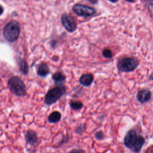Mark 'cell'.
Instances as JSON below:
<instances>
[{
  "mask_svg": "<svg viewBox=\"0 0 153 153\" xmlns=\"http://www.w3.org/2000/svg\"><path fill=\"white\" fill-rule=\"evenodd\" d=\"M25 138L27 142L32 145L36 144L38 142V136L35 131L32 130L27 131L25 134Z\"/></svg>",
  "mask_w": 153,
  "mask_h": 153,
  "instance_id": "30bf717a",
  "label": "cell"
},
{
  "mask_svg": "<svg viewBox=\"0 0 153 153\" xmlns=\"http://www.w3.org/2000/svg\"><path fill=\"white\" fill-rule=\"evenodd\" d=\"M145 139L144 138V137H143L141 135H139L137 140L132 151L135 153H139L141 151L143 146L145 144Z\"/></svg>",
  "mask_w": 153,
  "mask_h": 153,
  "instance_id": "8fae6325",
  "label": "cell"
},
{
  "mask_svg": "<svg viewBox=\"0 0 153 153\" xmlns=\"http://www.w3.org/2000/svg\"><path fill=\"white\" fill-rule=\"evenodd\" d=\"M94 136L97 140H102L104 138V133L102 131H98L95 133Z\"/></svg>",
  "mask_w": 153,
  "mask_h": 153,
  "instance_id": "d6986e66",
  "label": "cell"
},
{
  "mask_svg": "<svg viewBox=\"0 0 153 153\" xmlns=\"http://www.w3.org/2000/svg\"><path fill=\"white\" fill-rule=\"evenodd\" d=\"M88 1L92 4H96L98 1V0H88Z\"/></svg>",
  "mask_w": 153,
  "mask_h": 153,
  "instance_id": "44dd1931",
  "label": "cell"
},
{
  "mask_svg": "<svg viewBox=\"0 0 153 153\" xmlns=\"http://www.w3.org/2000/svg\"><path fill=\"white\" fill-rule=\"evenodd\" d=\"M151 92L149 90L143 89L137 92L136 99L140 103H145L151 99Z\"/></svg>",
  "mask_w": 153,
  "mask_h": 153,
  "instance_id": "ba28073f",
  "label": "cell"
},
{
  "mask_svg": "<svg viewBox=\"0 0 153 153\" xmlns=\"http://www.w3.org/2000/svg\"><path fill=\"white\" fill-rule=\"evenodd\" d=\"M139 135L134 129L129 130L126 134L124 138V144L127 148L133 150Z\"/></svg>",
  "mask_w": 153,
  "mask_h": 153,
  "instance_id": "8992f818",
  "label": "cell"
},
{
  "mask_svg": "<svg viewBox=\"0 0 153 153\" xmlns=\"http://www.w3.org/2000/svg\"><path fill=\"white\" fill-rule=\"evenodd\" d=\"M11 91L18 96H24L26 93V86L23 81L17 76L11 78L8 82Z\"/></svg>",
  "mask_w": 153,
  "mask_h": 153,
  "instance_id": "277c9868",
  "label": "cell"
},
{
  "mask_svg": "<svg viewBox=\"0 0 153 153\" xmlns=\"http://www.w3.org/2000/svg\"><path fill=\"white\" fill-rule=\"evenodd\" d=\"M71 108L74 111H79L83 107V103L80 101H71L69 103Z\"/></svg>",
  "mask_w": 153,
  "mask_h": 153,
  "instance_id": "9a60e30c",
  "label": "cell"
},
{
  "mask_svg": "<svg viewBox=\"0 0 153 153\" xmlns=\"http://www.w3.org/2000/svg\"><path fill=\"white\" fill-rule=\"evenodd\" d=\"M62 118V114L60 112H59V111H53V112H51L48 117V121L50 123H56L57 122H59L60 119Z\"/></svg>",
  "mask_w": 153,
  "mask_h": 153,
  "instance_id": "7c38bea8",
  "label": "cell"
},
{
  "mask_svg": "<svg viewBox=\"0 0 153 153\" xmlns=\"http://www.w3.org/2000/svg\"><path fill=\"white\" fill-rule=\"evenodd\" d=\"M38 74L41 76H45L49 73V69L45 63H41L38 68Z\"/></svg>",
  "mask_w": 153,
  "mask_h": 153,
  "instance_id": "5bb4252c",
  "label": "cell"
},
{
  "mask_svg": "<svg viewBox=\"0 0 153 153\" xmlns=\"http://www.w3.org/2000/svg\"><path fill=\"white\" fill-rule=\"evenodd\" d=\"M109 1H110V2H112V3H115V2H117L118 0H108Z\"/></svg>",
  "mask_w": 153,
  "mask_h": 153,
  "instance_id": "cb8c5ba5",
  "label": "cell"
},
{
  "mask_svg": "<svg viewBox=\"0 0 153 153\" xmlns=\"http://www.w3.org/2000/svg\"><path fill=\"white\" fill-rule=\"evenodd\" d=\"M63 26L69 32H73L76 29V24L73 17L68 14H64L61 18Z\"/></svg>",
  "mask_w": 153,
  "mask_h": 153,
  "instance_id": "52a82bcc",
  "label": "cell"
},
{
  "mask_svg": "<svg viewBox=\"0 0 153 153\" xmlns=\"http://www.w3.org/2000/svg\"><path fill=\"white\" fill-rule=\"evenodd\" d=\"M20 71L23 74H27L28 72V66L25 60H22L20 63Z\"/></svg>",
  "mask_w": 153,
  "mask_h": 153,
  "instance_id": "2e32d148",
  "label": "cell"
},
{
  "mask_svg": "<svg viewBox=\"0 0 153 153\" xmlns=\"http://www.w3.org/2000/svg\"><path fill=\"white\" fill-rule=\"evenodd\" d=\"M149 79L151 80H153V72L149 76Z\"/></svg>",
  "mask_w": 153,
  "mask_h": 153,
  "instance_id": "603a6c76",
  "label": "cell"
},
{
  "mask_svg": "<svg viewBox=\"0 0 153 153\" xmlns=\"http://www.w3.org/2000/svg\"><path fill=\"white\" fill-rule=\"evenodd\" d=\"M125 1H126L127 2H133L134 1V0H125Z\"/></svg>",
  "mask_w": 153,
  "mask_h": 153,
  "instance_id": "d4e9b609",
  "label": "cell"
},
{
  "mask_svg": "<svg viewBox=\"0 0 153 153\" xmlns=\"http://www.w3.org/2000/svg\"><path fill=\"white\" fill-rule=\"evenodd\" d=\"M3 11H4V9H3L1 5H0V16L2 14Z\"/></svg>",
  "mask_w": 153,
  "mask_h": 153,
  "instance_id": "7402d4cb",
  "label": "cell"
},
{
  "mask_svg": "<svg viewBox=\"0 0 153 153\" xmlns=\"http://www.w3.org/2000/svg\"><path fill=\"white\" fill-rule=\"evenodd\" d=\"M93 75L91 74H85L79 78V83L85 87L90 86L93 81Z\"/></svg>",
  "mask_w": 153,
  "mask_h": 153,
  "instance_id": "9c48e42d",
  "label": "cell"
},
{
  "mask_svg": "<svg viewBox=\"0 0 153 153\" xmlns=\"http://www.w3.org/2000/svg\"><path fill=\"white\" fill-rule=\"evenodd\" d=\"M52 78L57 84H59V85H62V84L65 81L66 77L62 72H57L53 75Z\"/></svg>",
  "mask_w": 153,
  "mask_h": 153,
  "instance_id": "4fadbf2b",
  "label": "cell"
},
{
  "mask_svg": "<svg viewBox=\"0 0 153 153\" xmlns=\"http://www.w3.org/2000/svg\"><path fill=\"white\" fill-rule=\"evenodd\" d=\"M20 34V26L16 21H11L8 23L3 30V35L5 38L9 42H14L17 39Z\"/></svg>",
  "mask_w": 153,
  "mask_h": 153,
  "instance_id": "6da1fadb",
  "label": "cell"
},
{
  "mask_svg": "<svg viewBox=\"0 0 153 153\" xmlns=\"http://www.w3.org/2000/svg\"><path fill=\"white\" fill-rule=\"evenodd\" d=\"M85 128H86V126L85 124H80L76 127L75 131L76 133L78 134H82L85 131Z\"/></svg>",
  "mask_w": 153,
  "mask_h": 153,
  "instance_id": "e0dca14e",
  "label": "cell"
},
{
  "mask_svg": "<svg viewBox=\"0 0 153 153\" xmlns=\"http://www.w3.org/2000/svg\"><path fill=\"white\" fill-rule=\"evenodd\" d=\"M139 62L134 57H124L117 63V68L121 72H129L134 71L139 66Z\"/></svg>",
  "mask_w": 153,
  "mask_h": 153,
  "instance_id": "3957f363",
  "label": "cell"
},
{
  "mask_svg": "<svg viewBox=\"0 0 153 153\" xmlns=\"http://www.w3.org/2000/svg\"><path fill=\"white\" fill-rule=\"evenodd\" d=\"M66 93V88L63 85H58L50 89L45 97V103L51 105L56 103Z\"/></svg>",
  "mask_w": 153,
  "mask_h": 153,
  "instance_id": "7a4b0ae2",
  "label": "cell"
},
{
  "mask_svg": "<svg viewBox=\"0 0 153 153\" xmlns=\"http://www.w3.org/2000/svg\"><path fill=\"white\" fill-rule=\"evenodd\" d=\"M69 153H85L84 151L81 149H73Z\"/></svg>",
  "mask_w": 153,
  "mask_h": 153,
  "instance_id": "ffe728a7",
  "label": "cell"
},
{
  "mask_svg": "<svg viewBox=\"0 0 153 153\" xmlns=\"http://www.w3.org/2000/svg\"><path fill=\"white\" fill-rule=\"evenodd\" d=\"M102 54L103 56L106 57V58H111L112 57V52L111 51V50L108 49V48H106V49H104L103 51H102Z\"/></svg>",
  "mask_w": 153,
  "mask_h": 153,
  "instance_id": "ac0fdd59",
  "label": "cell"
},
{
  "mask_svg": "<svg viewBox=\"0 0 153 153\" xmlns=\"http://www.w3.org/2000/svg\"><path fill=\"white\" fill-rule=\"evenodd\" d=\"M72 11L78 16L84 17L91 16L96 13V10L94 8L80 4H75L72 7Z\"/></svg>",
  "mask_w": 153,
  "mask_h": 153,
  "instance_id": "5b68a950",
  "label": "cell"
}]
</instances>
